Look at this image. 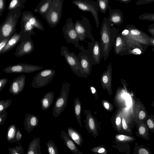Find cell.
I'll list each match as a JSON object with an SVG mask.
<instances>
[{
	"label": "cell",
	"instance_id": "6da1fadb",
	"mask_svg": "<svg viewBox=\"0 0 154 154\" xmlns=\"http://www.w3.org/2000/svg\"><path fill=\"white\" fill-rule=\"evenodd\" d=\"M119 32V30L111 25L108 17H104L100 32V42L103 50V59L105 61L109 56L113 46L115 38Z\"/></svg>",
	"mask_w": 154,
	"mask_h": 154
},
{
	"label": "cell",
	"instance_id": "277c9868",
	"mask_svg": "<svg viewBox=\"0 0 154 154\" xmlns=\"http://www.w3.org/2000/svg\"><path fill=\"white\" fill-rule=\"evenodd\" d=\"M88 49H85L81 45L78 49L83 51L93 64H98L103 58V51L100 42L98 40L88 42Z\"/></svg>",
	"mask_w": 154,
	"mask_h": 154
},
{
	"label": "cell",
	"instance_id": "f1b7e54d",
	"mask_svg": "<svg viewBox=\"0 0 154 154\" xmlns=\"http://www.w3.org/2000/svg\"><path fill=\"white\" fill-rule=\"evenodd\" d=\"M96 2L99 10L103 15L105 14L107 10L111 7L109 0H97Z\"/></svg>",
	"mask_w": 154,
	"mask_h": 154
},
{
	"label": "cell",
	"instance_id": "e0dca14e",
	"mask_svg": "<svg viewBox=\"0 0 154 154\" xmlns=\"http://www.w3.org/2000/svg\"><path fill=\"white\" fill-rule=\"evenodd\" d=\"M21 19L28 21L35 28L41 31H44L42 23L31 12H23Z\"/></svg>",
	"mask_w": 154,
	"mask_h": 154
},
{
	"label": "cell",
	"instance_id": "8fae6325",
	"mask_svg": "<svg viewBox=\"0 0 154 154\" xmlns=\"http://www.w3.org/2000/svg\"><path fill=\"white\" fill-rule=\"evenodd\" d=\"M34 43L31 37L22 36L20 43L16 47L14 54L17 57L28 55L34 51Z\"/></svg>",
	"mask_w": 154,
	"mask_h": 154
},
{
	"label": "cell",
	"instance_id": "74e56055",
	"mask_svg": "<svg viewBox=\"0 0 154 154\" xmlns=\"http://www.w3.org/2000/svg\"><path fill=\"white\" fill-rule=\"evenodd\" d=\"M122 127L123 130H124L125 132L129 133V134H130V135H131L133 133H132L130 129L128 128V126L124 118H123L122 119Z\"/></svg>",
	"mask_w": 154,
	"mask_h": 154
},
{
	"label": "cell",
	"instance_id": "7bdbcfd3",
	"mask_svg": "<svg viewBox=\"0 0 154 154\" xmlns=\"http://www.w3.org/2000/svg\"><path fill=\"white\" fill-rule=\"evenodd\" d=\"M148 31L152 37H154V23L150 24L149 26Z\"/></svg>",
	"mask_w": 154,
	"mask_h": 154
},
{
	"label": "cell",
	"instance_id": "f6af8a7d",
	"mask_svg": "<svg viewBox=\"0 0 154 154\" xmlns=\"http://www.w3.org/2000/svg\"><path fill=\"white\" fill-rule=\"evenodd\" d=\"M148 43L149 46L154 47V37L150 36L149 38Z\"/></svg>",
	"mask_w": 154,
	"mask_h": 154
},
{
	"label": "cell",
	"instance_id": "60d3db41",
	"mask_svg": "<svg viewBox=\"0 0 154 154\" xmlns=\"http://www.w3.org/2000/svg\"><path fill=\"white\" fill-rule=\"evenodd\" d=\"M8 80L6 78H3L0 79V91H1L7 85Z\"/></svg>",
	"mask_w": 154,
	"mask_h": 154
},
{
	"label": "cell",
	"instance_id": "5b68a950",
	"mask_svg": "<svg viewBox=\"0 0 154 154\" xmlns=\"http://www.w3.org/2000/svg\"><path fill=\"white\" fill-rule=\"evenodd\" d=\"M74 25L80 41H85L86 38L90 39L91 42L95 40L92 33V28L89 20L87 17L81 16V19L77 20Z\"/></svg>",
	"mask_w": 154,
	"mask_h": 154
},
{
	"label": "cell",
	"instance_id": "d590c367",
	"mask_svg": "<svg viewBox=\"0 0 154 154\" xmlns=\"http://www.w3.org/2000/svg\"><path fill=\"white\" fill-rule=\"evenodd\" d=\"M88 125L90 130L92 132L96 134L97 132L95 123L94 120L92 118H90L88 121Z\"/></svg>",
	"mask_w": 154,
	"mask_h": 154
},
{
	"label": "cell",
	"instance_id": "8d00e7d4",
	"mask_svg": "<svg viewBox=\"0 0 154 154\" xmlns=\"http://www.w3.org/2000/svg\"><path fill=\"white\" fill-rule=\"evenodd\" d=\"M11 37H9L0 40V53L5 47Z\"/></svg>",
	"mask_w": 154,
	"mask_h": 154
},
{
	"label": "cell",
	"instance_id": "2e32d148",
	"mask_svg": "<svg viewBox=\"0 0 154 154\" xmlns=\"http://www.w3.org/2000/svg\"><path fill=\"white\" fill-rule=\"evenodd\" d=\"M115 54L123 56L127 55V45L121 33H119L116 36L113 45Z\"/></svg>",
	"mask_w": 154,
	"mask_h": 154
},
{
	"label": "cell",
	"instance_id": "ba28073f",
	"mask_svg": "<svg viewBox=\"0 0 154 154\" xmlns=\"http://www.w3.org/2000/svg\"><path fill=\"white\" fill-rule=\"evenodd\" d=\"M62 30L67 43L72 44L78 48L81 46L79 44L80 40L71 17L66 20Z\"/></svg>",
	"mask_w": 154,
	"mask_h": 154
},
{
	"label": "cell",
	"instance_id": "db71d44e",
	"mask_svg": "<svg viewBox=\"0 0 154 154\" xmlns=\"http://www.w3.org/2000/svg\"><path fill=\"white\" fill-rule=\"evenodd\" d=\"M27 154H35V153L33 151L30 150L28 152Z\"/></svg>",
	"mask_w": 154,
	"mask_h": 154
},
{
	"label": "cell",
	"instance_id": "ffe728a7",
	"mask_svg": "<svg viewBox=\"0 0 154 154\" xmlns=\"http://www.w3.org/2000/svg\"><path fill=\"white\" fill-rule=\"evenodd\" d=\"M35 28L27 20L21 19V31L19 33L23 37H31L35 33Z\"/></svg>",
	"mask_w": 154,
	"mask_h": 154
},
{
	"label": "cell",
	"instance_id": "44dd1931",
	"mask_svg": "<svg viewBox=\"0 0 154 154\" xmlns=\"http://www.w3.org/2000/svg\"><path fill=\"white\" fill-rule=\"evenodd\" d=\"M38 118L37 116L33 114H26L24 119V128L27 131H31L38 125Z\"/></svg>",
	"mask_w": 154,
	"mask_h": 154
},
{
	"label": "cell",
	"instance_id": "4fadbf2b",
	"mask_svg": "<svg viewBox=\"0 0 154 154\" xmlns=\"http://www.w3.org/2000/svg\"><path fill=\"white\" fill-rule=\"evenodd\" d=\"M60 55L65 58L70 67L74 70H77L82 68L78 58L77 55L72 51L70 52L68 48L62 45L61 48Z\"/></svg>",
	"mask_w": 154,
	"mask_h": 154
},
{
	"label": "cell",
	"instance_id": "7a4b0ae2",
	"mask_svg": "<svg viewBox=\"0 0 154 154\" xmlns=\"http://www.w3.org/2000/svg\"><path fill=\"white\" fill-rule=\"evenodd\" d=\"M22 13L21 10L19 9L13 10L8 13L4 21L0 26V40L11 37L17 31L16 27Z\"/></svg>",
	"mask_w": 154,
	"mask_h": 154
},
{
	"label": "cell",
	"instance_id": "52a82bcc",
	"mask_svg": "<svg viewBox=\"0 0 154 154\" xmlns=\"http://www.w3.org/2000/svg\"><path fill=\"white\" fill-rule=\"evenodd\" d=\"M72 2L80 10L90 12L94 18L97 28H99V10L96 2L90 0H75Z\"/></svg>",
	"mask_w": 154,
	"mask_h": 154
},
{
	"label": "cell",
	"instance_id": "d6a6232c",
	"mask_svg": "<svg viewBox=\"0 0 154 154\" xmlns=\"http://www.w3.org/2000/svg\"><path fill=\"white\" fill-rule=\"evenodd\" d=\"M138 18L141 20L154 22V13H144L140 15Z\"/></svg>",
	"mask_w": 154,
	"mask_h": 154
},
{
	"label": "cell",
	"instance_id": "83f0119b",
	"mask_svg": "<svg viewBox=\"0 0 154 154\" xmlns=\"http://www.w3.org/2000/svg\"><path fill=\"white\" fill-rule=\"evenodd\" d=\"M133 154H152V153L149 148L145 146V145L139 146L138 143L135 142Z\"/></svg>",
	"mask_w": 154,
	"mask_h": 154
},
{
	"label": "cell",
	"instance_id": "7dc6e473",
	"mask_svg": "<svg viewBox=\"0 0 154 154\" xmlns=\"http://www.w3.org/2000/svg\"><path fill=\"white\" fill-rule=\"evenodd\" d=\"M145 113L142 110L140 112L139 115V118L140 119H143L145 117Z\"/></svg>",
	"mask_w": 154,
	"mask_h": 154
},
{
	"label": "cell",
	"instance_id": "d4e9b609",
	"mask_svg": "<svg viewBox=\"0 0 154 154\" xmlns=\"http://www.w3.org/2000/svg\"><path fill=\"white\" fill-rule=\"evenodd\" d=\"M27 0H12L9 3L8 7V10L9 11L24 8V3Z\"/></svg>",
	"mask_w": 154,
	"mask_h": 154
},
{
	"label": "cell",
	"instance_id": "f35d334b",
	"mask_svg": "<svg viewBox=\"0 0 154 154\" xmlns=\"http://www.w3.org/2000/svg\"><path fill=\"white\" fill-rule=\"evenodd\" d=\"M8 115V113L6 110L0 113V125L4 124V122Z\"/></svg>",
	"mask_w": 154,
	"mask_h": 154
},
{
	"label": "cell",
	"instance_id": "f546056e",
	"mask_svg": "<svg viewBox=\"0 0 154 154\" xmlns=\"http://www.w3.org/2000/svg\"><path fill=\"white\" fill-rule=\"evenodd\" d=\"M117 141L122 143H131L136 140L135 137L122 134H117L115 136Z\"/></svg>",
	"mask_w": 154,
	"mask_h": 154
},
{
	"label": "cell",
	"instance_id": "e575fe53",
	"mask_svg": "<svg viewBox=\"0 0 154 154\" xmlns=\"http://www.w3.org/2000/svg\"><path fill=\"white\" fill-rule=\"evenodd\" d=\"M91 150L93 152L97 153L106 154L107 153L106 150L105 148L101 146L94 147Z\"/></svg>",
	"mask_w": 154,
	"mask_h": 154
},
{
	"label": "cell",
	"instance_id": "7402d4cb",
	"mask_svg": "<svg viewBox=\"0 0 154 154\" xmlns=\"http://www.w3.org/2000/svg\"><path fill=\"white\" fill-rule=\"evenodd\" d=\"M52 1V0H42L40 1L34 9V12L39 13L42 17L45 18L46 13Z\"/></svg>",
	"mask_w": 154,
	"mask_h": 154
},
{
	"label": "cell",
	"instance_id": "9f6ffc18",
	"mask_svg": "<svg viewBox=\"0 0 154 154\" xmlns=\"http://www.w3.org/2000/svg\"><path fill=\"white\" fill-rule=\"evenodd\" d=\"M14 154H19V153H17V152H15V153H14Z\"/></svg>",
	"mask_w": 154,
	"mask_h": 154
},
{
	"label": "cell",
	"instance_id": "b9f144b4",
	"mask_svg": "<svg viewBox=\"0 0 154 154\" xmlns=\"http://www.w3.org/2000/svg\"><path fill=\"white\" fill-rule=\"evenodd\" d=\"M153 2L154 0H139L136 2L135 4L137 5H140Z\"/></svg>",
	"mask_w": 154,
	"mask_h": 154
},
{
	"label": "cell",
	"instance_id": "1f68e13d",
	"mask_svg": "<svg viewBox=\"0 0 154 154\" xmlns=\"http://www.w3.org/2000/svg\"><path fill=\"white\" fill-rule=\"evenodd\" d=\"M12 101L11 99L0 100V113L5 110L11 105Z\"/></svg>",
	"mask_w": 154,
	"mask_h": 154
},
{
	"label": "cell",
	"instance_id": "9c48e42d",
	"mask_svg": "<svg viewBox=\"0 0 154 154\" xmlns=\"http://www.w3.org/2000/svg\"><path fill=\"white\" fill-rule=\"evenodd\" d=\"M56 71L52 69L42 70L34 77L31 85L33 88H40L48 84L54 76Z\"/></svg>",
	"mask_w": 154,
	"mask_h": 154
},
{
	"label": "cell",
	"instance_id": "ac0fdd59",
	"mask_svg": "<svg viewBox=\"0 0 154 154\" xmlns=\"http://www.w3.org/2000/svg\"><path fill=\"white\" fill-rule=\"evenodd\" d=\"M109 20L111 25L119 26L123 22V14L122 12L119 9L112 10L110 7L109 9Z\"/></svg>",
	"mask_w": 154,
	"mask_h": 154
},
{
	"label": "cell",
	"instance_id": "d6986e66",
	"mask_svg": "<svg viewBox=\"0 0 154 154\" xmlns=\"http://www.w3.org/2000/svg\"><path fill=\"white\" fill-rule=\"evenodd\" d=\"M22 36L20 33L16 31L14 32L11 35L7 45L0 53V54L6 53L13 49L20 41Z\"/></svg>",
	"mask_w": 154,
	"mask_h": 154
},
{
	"label": "cell",
	"instance_id": "681fc988",
	"mask_svg": "<svg viewBox=\"0 0 154 154\" xmlns=\"http://www.w3.org/2000/svg\"><path fill=\"white\" fill-rule=\"evenodd\" d=\"M121 122V119L119 117H117L116 119V125L119 126Z\"/></svg>",
	"mask_w": 154,
	"mask_h": 154
},
{
	"label": "cell",
	"instance_id": "30bf717a",
	"mask_svg": "<svg viewBox=\"0 0 154 154\" xmlns=\"http://www.w3.org/2000/svg\"><path fill=\"white\" fill-rule=\"evenodd\" d=\"M43 67L25 63H20L9 66L5 68L3 72L6 73H30L42 69Z\"/></svg>",
	"mask_w": 154,
	"mask_h": 154
},
{
	"label": "cell",
	"instance_id": "f907efd6",
	"mask_svg": "<svg viewBox=\"0 0 154 154\" xmlns=\"http://www.w3.org/2000/svg\"><path fill=\"white\" fill-rule=\"evenodd\" d=\"M116 1H118L120 2H122L125 3H129L131 1H132V0H115Z\"/></svg>",
	"mask_w": 154,
	"mask_h": 154
},
{
	"label": "cell",
	"instance_id": "ab89813d",
	"mask_svg": "<svg viewBox=\"0 0 154 154\" xmlns=\"http://www.w3.org/2000/svg\"><path fill=\"white\" fill-rule=\"evenodd\" d=\"M6 2L5 0H0V17L2 15L5 9Z\"/></svg>",
	"mask_w": 154,
	"mask_h": 154
},
{
	"label": "cell",
	"instance_id": "3957f363",
	"mask_svg": "<svg viewBox=\"0 0 154 154\" xmlns=\"http://www.w3.org/2000/svg\"><path fill=\"white\" fill-rule=\"evenodd\" d=\"M63 0H52L46 13L45 19L52 28L55 27L59 23L62 15Z\"/></svg>",
	"mask_w": 154,
	"mask_h": 154
},
{
	"label": "cell",
	"instance_id": "816d5d0a",
	"mask_svg": "<svg viewBox=\"0 0 154 154\" xmlns=\"http://www.w3.org/2000/svg\"><path fill=\"white\" fill-rule=\"evenodd\" d=\"M103 81L104 83H107L108 82V78L107 77L106 75L103 76L102 78Z\"/></svg>",
	"mask_w": 154,
	"mask_h": 154
},
{
	"label": "cell",
	"instance_id": "4316f807",
	"mask_svg": "<svg viewBox=\"0 0 154 154\" xmlns=\"http://www.w3.org/2000/svg\"><path fill=\"white\" fill-rule=\"evenodd\" d=\"M69 134L72 139L78 145L81 146L83 142V140L81 134L73 129L69 128L68 130Z\"/></svg>",
	"mask_w": 154,
	"mask_h": 154
},
{
	"label": "cell",
	"instance_id": "9a60e30c",
	"mask_svg": "<svg viewBox=\"0 0 154 154\" xmlns=\"http://www.w3.org/2000/svg\"><path fill=\"white\" fill-rule=\"evenodd\" d=\"M26 79V76L23 74L14 79L10 85L9 92L13 95H17L22 91L25 87Z\"/></svg>",
	"mask_w": 154,
	"mask_h": 154
},
{
	"label": "cell",
	"instance_id": "11a10c76",
	"mask_svg": "<svg viewBox=\"0 0 154 154\" xmlns=\"http://www.w3.org/2000/svg\"><path fill=\"white\" fill-rule=\"evenodd\" d=\"M92 92L94 94L95 92V89L93 87H91V88Z\"/></svg>",
	"mask_w": 154,
	"mask_h": 154
},
{
	"label": "cell",
	"instance_id": "ee69618b",
	"mask_svg": "<svg viewBox=\"0 0 154 154\" xmlns=\"http://www.w3.org/2000/svg\"><path fill=\"white\" fill-rule=\"evenodd\" d=\"M48 150L49 154H56L55 148L52 146H48Z\"/></svg>",
	"mask_w": 154,
	"mask_h": 154
},
{
	"label": "cell",
	"instance_id": "5bb4252c",
	"mask_svg": "<svg viewBox=\"0 0 154 154\" xmlns=\"http://www.w3.org/2000/svg\"><path fill=\"white\" fill-rule=\"evenodd\" d=\"M64 83H63L59 97H57L54 103L52 113L54 117H57L64 110L66 103L67 94Z\"/></svg>",
	"mask_w": 154,
	"mask_h": 154
},
{
	"label": "cell",
	"instance_id": "bcb514c9",
	"mask_svg": "<svg viewBox=\"0 0 154 154\" xmlns=\"http://www.w3.org/2000/svg\"><path fill=\"white\" fill-rule=\"evenodd\" d=\"M81 107L79 104L77 105L75 107V112L76 114L79 115L80 112Z\"/></svg>",
	"mask_w": 154,
	"mask_h": 154
},
{
	"label": "cell",
	"instance_id": "7c38bea8",
	"mask_svg": "<svg viewBox=\"0 0 154 154\" xmlns=\"http://www.w3.org/2000/svg\"><path fill=\"white\" fill-rule=\"evenodd\" d=\"M122 37L127 45V55H141L145 53L148 46L142 44L130 38Z\"/></svg>",
	"mask_w": 154,
	"mask_h": 154
},
{
	"label": "cell",
	"instance_id": "484cf974",
	"mask_svg": "<svg viewBox=\"0 0 154 154\" xmlns=\"http://www.w3.org/2000/svg\"><path fill=\"white\" fill-rule=\"evenodd\" d=\"M137 136L145 140L149 139V131L147 127L144 125H141L138 127V131L135 133Z\"/></svg>",
	"mask_w": 154,
	"mask_h": 154
},
{
	"label": "cell",
	"instance_id": "603a6c76",
	"mask_svg": "<svg viewBox=\"0 0 154 154\" xmlns=\"http://www.w3.org/2000/svg\"><path fill=\"white\" fill-rule=\"evenodd\" d=\"M54 92L51 91L46 93L41 100V108L43 111L48 109L52 105L54 99Z\"/></svg>",
	"mask_w": 154,
	"mask_h": 154
},
{
	"label": "cell",
	"instance_id": "836d02e7",
	"mask_svg": "<svg viewBox=\"0 0 154 154\" xmlns=\"http://www.w3.org/2000/svg\"><path fill=\"white\" fill-rule=\"evenodd\" d=\"M16 129V126L14 124H11L9 126L8 132V137L9 140L14 138Z\"/></svg>",
	"mask_w": 154,
	"mask_h": 154
},
{
	"label": "cell",
	"instance_id": "cb8c5ba5",
	"mask_svg": "<svg viewBox=\"0 0 154 154\" xmlns=\"http://www.w3.org/2000/svg\"><path fill=\"white\" fill-rule=\"evenodd\" d=\"M77 55L78 58L82 68L85 70H88L92 63L84 52L82 50Z\"/></svg>",
	"mask_w": 154,
	"mask_h": 154
},
{
	"label": "cell",
	"instance_id": "4dcf8cb0",
	"mask_svg": "<svg viewBox=\"0 0 154 154\" xmlns=\"http://www.w3.org/2000/svg\"><path fill=\"white\" fill-rule=\"evenodd\" d=\"M66 145L68 148L72 152L78 153L79 152L78 148L74 142L69 138L65 137Z\"/></svg>",
	"mask_w": 154,
	"mask_h": 154
},
{
	"label": "cell",
	"instance_id": "8992f818",
	"mask_svg": "<svg viewBox=\"0 0 154 154\" xmlns=\"http://www.w3.org/2000/svg\"><path fill=\"white\" fill-rule=\"evenodd\" d=\"M123 37L130 38L140 43L149 46L148 34L132 24L127 25L120 33Z\"/></svg>",
	"mask_w": 154,
	"mask_h": 154
},
{
	"label": "cell",
	"instance_id": "c3c4849f",
	"mask_svg": "<svg viewBox=\"0 0 154 154\" xmlns=\"http://www.w3.org/2000/svg\"><path fill=\"white\" fill-rule=\"evenodd\" d=\"M22 137V134L19 130H18L16 135V139L17 140H20Z\"/></svg>",
	"mask_w": 154,
	"mask_h": 154
},
{
	"label": "cell",
	"instance_id": "f5cc1de1",
	"mask_svg": "<svg viewBox=\"0 0 154 154\" xmlns=\"http://www.w3.org/2000/svg\"><path fill=\"white\" fill-rule=\"evenodd\" d=\"M104 106L106 109H108L109 108V105L108 103L105 102L104 104Z\"/></svg>",
	"mask_w": 154,
	"mask_h": 154
}]
</instances>
